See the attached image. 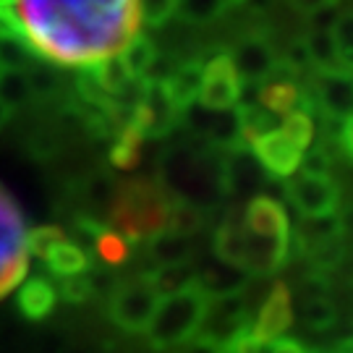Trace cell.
Masks as SVG:
<instances>
[{"mask_svg":"<svg viewBox=\"0 0 353 353\" xmlns=\"http://www.w3.org/2000/svg\"><path fill=\"white\" fill-rule=\"evenodd\" d=\"M0 16L39 58L89 68L139 34L137 0H0Z\"/></svg>","mask_w":353,"mask_h":353,"instance_id":"1","label":"cell"},{"mask_svg":"<svg viewBox=\"0 0 353 353\" xmlns=\"http://www.w3.org/2000/svg\"><path fill=\"white\" fill-rule=\"evenodd\" d=\"M170 194L163 183L147 178H128L115 186L113 202L105 212V225L118 230L128 243L152 239L168 225Z\"/></svg>","mask_w":353,"mask_h":353,"instance_id":"2","label":"cell"},{"mask_svg":"<svg viewBox=\"0 0 353 353\" xmlns=\"http://www.w3.org/2000/svg\"><path fill=\"white\" fill-rule=\"evenodd\" d=\"M214 254L220 262L246 275H272L285 265L290 243L262 239L241 223V217H225L214 233Z\"/></svg>","mask_w":353,"mask_h":353,"instance_id":"3","label":"cell"},{"mask_svg":"<svg viewBox=\"0 0 353 353\" xmlns=\"http://www.w3.org/2000/svg\"><path fill=\"white\" fill-rule=\"evenodd\" d=\"M207 303H210V296L199 288L196 280L186 288L160 296L157 309H154L150 325L144 330L152 348L154 351L176 348L178 343L196 335L204 319V312H207Z\"/></svg>","mask_w":353,"mask_h":353,"instance_id":"4","label":"cell"},{"mask_svg":"<svg viewBox=\"0 0 353 353\" xmlns=\"http://www.w3.org/2000/svg\"><path fill=\"white\" fill-rule=\"evenodd\" d=\"M26 223L19 204L0 186V299L8 296L26 275L29 249H26Z\"/></svg>","mask_w":353,"mask_h":353,"instance_id":"5","label":"cell"},{"mask_svg":"<svg viewBox=\"0 0 353 353\" xmlns=\"http://www.w3.org/2000/svg\"><path fill=\"white\" fill-rule=\"evenodd\" d=\"M160 296H163V293L154 285L152 272L121 280V283L113 285L110 299H108L110 319H113L121 330H126L131 335H139V332H144L147 325H150Z\"/></svg>","mask_w":353,"mask_h":353,"instance_id":"6","label":"cell"},{"mask_svg":"<svg viewBox=\"0 0 353 353\" xmlns=\"http://www.w3.org/2000/svg\"><path fill=\"white\" fill-rule=\"evenodd\" d=\"M285 196L303 217H330L338 212L341 204V191L335 181L327 173H309V170L288 176Z\"/></svg>","mask_w":353,"mask_h":353,"instance_id":"7","label":"cell"},{"mask_svg":"<svg viewBox=\"0 0 353 353\" xmlns=\"http://www.w3.org/2000/svg\"><path fill=\"white\" fill-rule=\"evenodd\" d=\"M243 81H241L236 65L230 61V55H214L212 61L204 63L202 87L196 102L204 110H230L241 102Z\"/></svg>","mask_w":353,"mask_h":353,"instance_id":"8","label":"cell"},{"mask_svg":"<svg viewBox=\"0 0 353 353\" xmlns=\"http://www.w3.org/2000/svg\"><path fill=\"white\" fill-rule=\"evenodd\" d=\"M249 147H252L256 163L262 165V170L275 178L293 176L303 163V150L290 137H285L280 126L254 137Z\"/></svg>","mask_w":353,"mask_h":353,"instance_id":"9","label":"cell"},{"mask_svg":"<svg viewBox=\"0 0 353 353\" xmlns=\"http://www.w3.org/2000/svg\"><path fill=\"white\" fill-rule=\"evenodd\" d=\"M293 325V301H290V288L278 280L270 293H267L265 303L259 309L256 319L252 322V338L259 348H265L270 341L280 338L285 330Z\"/></svg>","mask_w":353,"mask_h":353,"instance_id":"10","label":"cell"},{"mask_svg":"<svg viewBox=\"0 0 353 353\" xmlns=\"http://www.w3.org/2000/svg\"><path fill=\"white\" fill-rule=\"evenodd\" d=\"M314 102L325 115L348 118L353 115V71L348 68H322L314 76Z\"/></svg>","mask_w":353,"mask_h":353,"instance_id":"11","label":"cell"},{"mask_svg":"<svg viewBox=\"0 0 353 353\" xmlns=\"http://www.w3.org/2000/svg\"><path fill=\"white\" fill-rule=\"evenodd\" d=\"M241 223L249 228L252 233L262 239H272L280 243H290V220L283 204L272 196L256 194L249 199V204L241 212Z\"/></svg>","mask_w":353,"mask_h":353,"instance_id":"12","label":"cell"},{"mask_svg":"<svg viewBox=\"0 0 353 353\" xmlns=\"http://www.w3.org/2000/svg\"><path fill=\"white\" fill-rule=\"evenodd\" d=\"M230 61L239 71L243 84H262L270 76L278 74L280 58L262 37H246L230 52Z\"/></svg>","mask_w":353,"mask_h":353,"instance_id":"13","label":"cell"},{"mask_svg":"<svg viewBox=\"0 0 353 353\" xmlns=\"http://www.w3.org/2000/svg\"><path fill=\"white\" fill-rule=\"evenodd\" d=\"M19 296H16V306L19 314L29 319V322H42L52 314L55 303H58V285L52 283L48 275H34L29 280L19 283Z\"/></svg>","mask_w":353,"mask_h":353,"instance_id":"14","label":"cell"},{"mask_svg":"<svg viewBox=\"0 0 353 353\" xmlns=\"http://www.w3.org/2000/svg\"><path fill=\"white\" fill-rule=\"evenodd\" d=\"M202 74H204V63L189 61V63L173 68V71L160 81V87H163V92L168 94V100L173 102L181 113L189 110L191 105L196 102V97H199Z\"/></svg>","mask_w":353,"mask_h":353,"instance_id":"15","label":"cell"},{"mask_svg":"<svg viewBox=\"0 0 353 353\" xmlns=\"http://www.w3.org/2000/svg\"><path fill=\"white\" fill-rule=\"evenodd\" d=\"M42 262L48 265L50 275H55L58 280L74 278V275H81V272L92 270V256H89V252L81 243L68 239V236H63V239L58 241L50 252L42 256Z\"/></svg>","mask_w":353,"mask_h":353,"instance_id":"16","label":"cell"},{"mask_svg":"<svg viewBox=\"0 0 353 353\" xmlns=\"http://www.w3.org/2000/svg\"><path fill=\"white\" fill-rule=\"evenodd\" d=\"M246 278H249L246 272H241V270L225 265V262L196 272V283H199V288H202L210 299H223V296L243 293L246 283H249Z\"/></svg>","mask_w":353,"mask_h":353,"instance_id":"17","label":"cell"},{"mask_svg":"<svg viewBox=\"0 0 353 353\" xmlns=\"http://www.w3.org/2000/svg\"><path fill=\"white\" fill-rule=\"evenodd\" d=\"M191 254H194L191 236H181L173 230H160L157 236L150 239V259L154 262V267L191 262Z\"/></svg>","mask_w":353,"mask_h":353,"instance_id":"18","label":"cell"},{"mask_svg":"<svg viewBox=\"0 0 353 353\" xmlns=\"http://www.w3.org/2000/svg\"><path fill=\"white\" fill-rule=\"evenodd\" d=\"M141 144H144V134L131 121L123 118V123L113 134V147H110V163H113V168H118V170H134L141 160Z\"/></svg>","mask_w":353,"mask_h":353,"instance_id":"19","label":"cell"},{"mask_svg":"<svg viewBox=\"0 0 353 353\" xmlns=\"http://www.w3.org/2000/svg\"><path fill=\"white\" fill-rule=\"evenodd\" d=\"M128 252H131V243H128L118 230H113V228H108V225L102 228V230H97L92 243H89V256L94 254L102 265H108V267L123 265L128 259Z\"/></svg>","mask_w":353,"mask_h":353,"instance_id":"20","label":"cell"},{"mask_svg":"<svg viewBox=\"0 0 353 353\" xmlns=\"http://www.w3.org/2000/svg\"><path fill=\"white\" fill-rule=\"evenodd\" d=\"M256 102H259L262 108H267L270 113H275L278 118H283L288 110L299 108L301 94H299V87H296V84H290L288 79H275V81H270V84L262 87Z\"/></svg>","mask_w":353,"mask_h":353,"instance_id":"21","label":"cell"},{"mask_svg":"<svg viewBox=\"0 0 353 353\" xmlns=\"http://www.w3.org/2000/svg\"><path fill=\"white\" fill-rule=\"evenodd\" d=\"M32 100H34V92L29 84L26 68H0V102L16 110Z\"/></svg>","mask_w":353,"mask_h":353,"instance_id":"22","label":"cell"},{"mask_svg":"<svg viewBox=\"0 0 353 353\" xmlns=\"http://www.w3.org/2000/svg\"><path fill=\"white\" fill-rule=\"evenodd\" d=\"M118 58H121V63H123V68L128 71L131 79H144L147 71H150V65L157 58V50H154V45L144 34H137L123 50L118 52Z\"/></svg>","mask_w":353,"mask_h":353,"instance_id":"23","label":"cell"},{"mask_svg":"<svg viewBox=\"0 0 353 353\" xmlns=\"http://www.w3.org/2000/svg\"><path fill=\"white\" fill-rule=\"evenodd\" d=\"M330 37H332L338 65L353 71V11L335 16V21L330 26Z\"/></svg>","mask_w":353,"mask_h":353,"instance_id":"24","label":"cell"},{"mask_svg":"<svg viewBox=\"0 0 353 353\" xmlns=\"http://www.w3.org/2000/svg\"><path fill=\"white\" fill-rule=\"evenodd\" d=\"M225 0H176V13L189 24H210L225 13Z\"/></svg>","mask_w":353,"mask_h":353,"instance_id":"25","label":"cell"},{"mask_svg":"<svg viewBox=\"0 0 353 353\" xmlns=\"http://www.w3.org/2000/svg\"><path fill=\"white\" fill-rule=\"evenodd\" d=\"M280 131L290 137L301 150H309V144L314 139V123H312V113L303 108H293L280 118Z\"/></svg>","mask_w":353,"mask_h":353,"instance_id":"26","label":"cell"},{"mask_svg":"<svg viewBox=\"0 0 353 353\" xmlns=\"http://www.w3.org/2000/svg\"><path fill=\"white\" fill-rule=\"evenodd\" d=\"M34 52L16 32H0V68H26Z\"/></svg>","mask_w":353,"mask_h":353,"instance_id":"27","label":"cell"},{"mask_svg":"<svg viewBox=\"0 0 353 353\" xmlns=\"http://www.w3.org/2000/svg\"><path fill=\"white\" fill-rule=\"evenodd\" d=\"M301 314H303V322L312 330H330L335 325V319H338V312H335L332 301H327V296H312V299H306Z\"/></svg>","mask_w":353,"mask_h":353,"instance_id":"28","label":"cell"},{"mask_svg":"<svg viewBox=\"0 0 353 353\" xmlns=\"http://www.w3.org/2000/svg\"><path fill=\"white\" fill-rule=\"evenodd\" d=\"M94 293V275L92 270L74 275V278H63L58 283V296H63L68 303H84L92 299Z\"/></svg>","mask_w":353,"mask_h":353,"instance_id":"29","label":"cell"},{"mask_svg":"<svg viewBox=\"0 0 353 353\" xmlns=\"http://www.w3.org/2000/svg\"><path fill=\"white\" fill-rule=\"evenodd\" d=\"M63 236L65 233L58 225H39L26 233V249H29V254H34V256L42 259Z\"/></svg>","mask_w":353,"mask_h":353,"instance_id":"30","label":"cell"},{"mask_svg":"<svg viewBox=\"0 0 353 353\" xmlns=\"http://www.w3.org/2000/svg\"><path fill=\"white\" fill-rule=\"evenodd\" d=\"M141 24L163 26L176 13V0H137Z\"/></svg>","mask_w":353,"mask_h":353,"instance_id":"31","label":"cell"},{"mask_svg":"<svg viewBox=\"0 0 353 353\" xmlns=\"http://www.w3.org/2000/svg\"><path fill=\"white\" fill-rule=\"evenodd\" d=\"M173 353H220V341L196 332V335H191L189 341L178 343Z\"/></svg>","mask_w":353,"mask_h":353,"instance_id":"32","label":"cell"},{"mask_svg":"<svg viewBox=\"0 0 353 353\" xmlns=\"http://www.w3.org/2000/svg\"><path fill=\"white\" fill-rule=\"evenodd\" d=\"M267 353H309L306 348L301 345V341H296V338H275V341H270L265 345Z\"/></svg>","mask_w":353,"mask_h":353,"instance_id":"33","label":"cell"},{"mask_svg":"<svg viewBox=\"0 0 353 353\" xmlns=\"http://www.w3.org/2000/svg\"><path fill=\"white\" fill-rule=\"evenodd\" d=\"M296 8L301 13H319V11H327V8H335L341 0H290Z\"/></svg>","mask_w":353,"mask_h":353,"instance_id":"34","label":"cell"},{"mask_svg":"<svg viewBox=\"0 0 353 353\" xmlns=\"http://www.w3.org/2000/svg\"><path fill=\"white\" fill-rule=\"evenodd\" d=\"M341 144L345 154L353 160V115L343 118V128H341Z\"/></svg>","mask_w":353,"mask_h":353,"instance_id":"35","label":"cell"},{"mask_svg":"<svg viewBox=\"0 0 353 353\" xmlns=\"http://www.w3.org/2000/svg\"><path fill=\"white\" fill-rule=\"evenodd\" d=\"M11 108H8V105H3V102H0V128L6 126V123H8V121H11Z\"/></svg>","mask_w":353,"mask_h":353,"instance_id":"36","label":"cell"},{"mask_svg":"<svg viewBox=\"0 0 353 353\" xmlns=\"http://www.w3.org/2000/svg\"><path fill=\"white\" fill-rule=\"evenodd\" d=\"M228 6H241V3H249V0H225Z\"/></svg>","mask_w":353,"mask_h":353,"instance_id":"37","label":"cell"},{"mask_svg":"<svg viewBox=\"0 0 353 353\" xmlns=\"http://www.w3.org/2000/svg\"><path fill=\"white\" fill-rule=\"evenodd\" d=\"M312 353H338L335 348H319V351H312Z\"/></svg>","mask_w":353,"mask_h":353,"instance_id":"38","label":"cell"}]
</instances>
